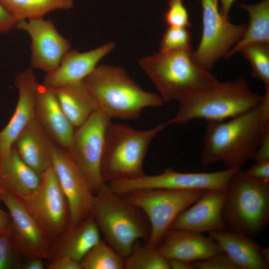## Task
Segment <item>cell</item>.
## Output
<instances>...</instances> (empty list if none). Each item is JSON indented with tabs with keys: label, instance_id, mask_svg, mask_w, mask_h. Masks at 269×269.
Instances as JSON below:
<instances>
[{
	"label": "cell",
	"instance_id": "cell-1",
	"mask_svg": "<svg viewBox=\"0 0 269 269\" xmlns=\"http://www.w3.org/2000/svg\"><path fill=\"white\" fill-rule=\"evenodd\" d=\"M200 155L202 166L220 162L241 169L251 160L269 131V88L255 108L221 121L208 122Z\"/></svg>",
	"mask_w": 269,
	"mask_h": 269
},
{
	"label": "cell",
	"instance_id": "cell-2",
	"mask_svg": "<svg viewBox=\"0 0 269 269\" xmlns=\"http://www.w3.org/2000/svg\"><path fill=\"white\" fill-rule=\"evenodd\" d=\"M82 83L95 111L111 119L135 120L144 109L164 103L159 95L143 90L119 66H97Z\"/></svg>",
	"mask_w": 269,
	"mask_h": 269
},
{
	"label": "cell",
	"instance_id": "cell-3",
	"mask_svg": "<svg viewBox=\"0 0 269 269\" xmlns=\"http://www.w3.org/2000/svg\"><path fill=\"white\" fill-rule=\"evenodd\" d=\"M92 216L104 241L124 259L141 240L147 241L149 221L143 212L107 183L95 194Z\"/></svg>",
	"mask_w": 269,
	"mask_h": 269
},
{
	"label": "cell",
	"instance_id": "cell-4",
	"mask_svg": "<svg viewBox=\"0 0 269 269\" xmlns=\"http://www.w3.org/2000/svg\"><path fill=\"white\" fill-rule=\"evenodd\" d=\"M262 96L253 92L248 81L218 82L215 85L190 93L179 102L174 116L168 125H182L194 120L221 121L244 113L256 107Z\"/></svg>",
	"mask_w": 269,
	"mask_h": 269
},
{
	"label": "cell",
	"instance_id": "cell-5",
	"mask_svg": "<svg viewBox=\"0 0 269 269\" xmlns=\"http://www.w3.org/2000/svg\"><path fill=\"white\" fill-rule=\"evenodd\" d=\"M192 47L159 51L139 60V65L153 82L164 103L179 101L188 94L219 81L195 61Z\"/></svg>",
	"mask_w": 269,
	"mask_h": 269
},
{
	"label": "cell",
	"instance_id": "cell-6",
	"mask_svg": "<svg viewBox=\"0 0 269 269\" xmlns=\"http://www.w3.org/2000/svg\"><path fill=\"white\" fill-rule=\"evenodd\" d=\"M166 122L151 129L139 130L121 124L109 123L101 164L106 183L143 176L144 157L153 139L166 127Z\"/></svg>",
	"mask_w": 269,
	"mask_h": 269
},
{
	"label": "cell",
	"instance_id": "cell-7",
	"mask_svg": "<svg viewBox=\"0 0 269 269\" xmlns=\"http://www.w3.org/2000/svg\"><path fill=\"white\" fill-rule=\"evenodd\" d=\"M223 209L226 229L252 238L269 223V181L247 176L241 169L231 178Z\"/></svg>",
	"mask_w": 269,
	"mask_h": 269
},
{
	"label": "cell",
	"instance_id": "cell-8",
	"mask_svg": "<svg viewBox=\"0 0 269 269\" xmlns=\"http://www.w3.org/2000/svg\"><path fill=\"white\" fill-rule=\"evenodd\" d=\"M205 190L142 189L123 195L140 209L150 227L146 243L157 248L177 216L195 202Z\"/></svg>",
	"mask_w": 269,
	"mask_h": 269
},
{
	"label": "cell",
	"instance_id": "cell-9",
	"mask_svg": "<svg viewBox=\"0 0 269 269\" xmlns=\"http://www.w3.org/2000/svg\"><path fill=\"white\" fill-rule=\"evenodd\" d=\"M19 198L51 242L68 229V203L52 165L42 174L40 183L34 191Z\"/></svg>",
	"mask_w": 269,
	"mask_h": 269
},
{
	"label": "cell",
	"instance_id": "cell-10",
	"mask_svg": "<svg viewBox=\"0 0 269 269\" xmlns=\"http://www.w3.org/2000/svg\"><path fill=\"white\" fill-rule=\"evenodd\" d=\"M229 169L211 172H180L166 167L158 174L143 176L133 179L119 180L108 183L118 194L142 189L218 190L226 191L229 182L237 170Z\"/></svg>",
	"mask_w": 269,
	"mask_h": 269
},
{
	"label": "cell",
	"instance_id": "cell-11",
	"mask_svg": "<svg viewBox=\"0 0 269 269\" xmlns=\"http://www.w3.org/2000/svg\"><path fill=\"white\" fill-rule=\"evenodd\" d=\"M219 0H201L202 33L196 50L193 51L195 61L209 70L221 57L241 39L247 25H235L223 15L218 7Z\"/></svg>",
	"mask_w": 269,
	"mask_h": 269
},
{
	"label": "cell",
	"instance_id": "cell-12",
	"mask_svg": "<svg viewBox=\"0 0 269 269\" xmlns=\"http://www.w3.org/2000/svg\"><path fill=\"white\" fill-rule=\"evenodd\" d=\"M111 119L95 111L75 131L67 151L86 177L94 194L106 183L101 175L105 134Z\"/></svg>",
	"mask_w": 269,
	"mask_h": 269
},
{
	"label": "cell",
	"instance_id": "cell-13",
	"mask_svg": "<svg viewBox=\"0 0 269 269\" xmlns=\"http://www.w3.org/2000/svg\"><path fill=\"white\" fill-rule=\"evenodd\" d=\"M52 167L68 201L70 210L68 229L92 216L95 194L86 177L70 154L53 143Z\"/></svg>",
	"mask_w": 269,
	"mask_h": 269
},
{
	"label": "cell",
	"instance_id": "cell-14",
	"mask_svg": "<svg viewBox=\"0 0 269 269\" xmlns=\"http://www.w3.org/2000/svg\"><path fill=\"white\" fill-rule=\"evenodd\" d=\"M2 202L9 213L10 231L16 248L24 260L49 257L51 241L17 196L2 191Z\"/></svg>",
	"mask_w": 269,
	"mask_h": 269
},
{
	"label": "cell",
	"instance_id": "cell-15",
	"mask_svg": "<svg viewBox=\"0 0 269 269\" xmlns=\"http://www.w3.org/2000/svg\"><path fill=\"white\" fill-rule=\"evenodd\" d=\"M15 26L31 37V64L34 68L47 73L53 71L70 50L69 41L58 32L51 20H22L17 21Z\"/></svg>",
	"mask_w": 269,
	"mask_h": 269
},
{
	"label": "cell",
	"instance_id": "cell-16",
	"mask_svg": "<svg viewBox=\"0 0 269 269\" xmlns=\"http://www.w3.org/2000/svg\"><path fill=\"white\" fill-rule=\"evenodd\" d=\"M226 191L205 190L192 205L181 212L169 229H185L203 233L226 229L223 209Z\"/></svg>",
	"mask_w": 269,
	"mask_h": 269
},
{
	"label": "cell",
	"instance_id": "cell-17",
	"mask_svg": "<svg viewBox=\"0 0 269 269\" xmlns=\"http://www.w3.org/2000/svg\"><path fill=\"white\" fill-rule=\"evenodd\" d=\"M115 47L114 42H109L86 52L70 50L64 56L58 67L47 73L42 84L50 89L55 90L82 82Z\"/></svg>",
	"mask_w": 269,
	"mask_h": 269
},
{
	"label": "cell",
	"instance_id": "cell-18",
	"mask_svg": "<svg viewBox=\"0 0 269 269\" xmlns=\"http://www.w3.org/2000/svg\"><path fill=\"white\" fill-rule=\"evenodd\" d=\"M18 97L14 112L6 125L0 131V156L12 148L22 131L35 117V94L37 83L34 73L28 69L15 78Z\"/></svg>",
	"mask_w": 269,
	"mask_h": 269
},
{
	"label": "cell",
	"instance_id": "cell-19",
	"mask_svg": "<svg viewBox=\"0 0 269 269\" xmlns=\"http://www.w3.org/2000/svg\"><path fill=\"white\" fill-rule=\"evenodd\" d=\"M168 260L177 259L193 263L222 252L209 236L185 229H169L157 246Z\"/></svg>",
	"mask_w": 269,
	"mask_h": 269
},
{
	"label": "cell",
	"instance_id": "cell-20",
	"mask_svg": "<svg viewBox=\"0 0 269 269\" xmlns=\"http://www.w3.org/2000/svg\"><path fill=\"white\" fill-rule=\"evenodd\" d=\"M35 117L53 140L68 151L74 127L64 113L54 90L37 83L35 94Z\"/></svg>",
	"mask_w": 269,
	"mask_h": 269
},
{
	"label": "cell",
	"instance_id": "cell-21",
	"mask_svg": "<svg viewBox=\"0 0 269 269\" xmlns=\"http://www.w3.org/2000/svg\"><path fill=\"white\" fill-rule=\"evenodd\" d=\"M53 141L36 118L18 135L13 147L40 176L52 165Z\"/></svg>",
	"mask_w": 269,
	"mask_h": 269
},
{
	"label": "cell",
	"instance_id": "cell-22",
	"mask_svg": "<svg viewBox=\"0 0 269 269\" xmlns=\"http://www.w3.org/2000/svg\"><path fill=\"white\" fill-rule=\"evenodd\" d=\"M208 235L218 244L237 269L269 268V264L260 255L261 246L253 238L227 229L209 232Z\"/></svg>",
	"mask_w": 269,
	"mask_h": 269
},
{
	"label": "cell",
	"instance_id": "cell-23",
	"mask_svg": "<svg viewBox=\"0 0 269 269\" xmlns=\"http://www.w3.org/2000/svg\"><path fill=\"white\" fill-rule=\"evenodd\" d=\"M41 176L20 157L15 148L0 156V187L18 197L34 191Z\"/></svg>",
	"mask_w": 269,
	"mask_h": 269
},
{
	"label": "cell",
	"instance_id": "cell-24",
	"mask_svg": "<svg viewBox=\"0 0 269 269\" xmlns=\"http://www.w3.org/2000/svg\"><path fill=\"white\" fill-rule=\"evenodd\" d=\"M101 235L96 222L91 216L75 227L68 229L58 237L54 253L50 257L53 259L66 256L81 263L85 255L102 240Z\"/></svg>",
	"mask_w": 269,
	"mask_h": 269
},
{
	"label": "cell",
	"instance_id": "cell-25",
	"mask_svg": "<svg viewBox=\"0 0 269 269\" xmlns=\"http://www.w3.org/2000/svg\"><path fill=\"white\" fill-rule=\"evenodd\" d=\"M53 90L64 113L74 128L83 124L95 111L91 97L82 82Z\"/></svg>",
	"mask_w": 269,
	"mask_h": 269
},
{
	"label": "cell",
	"instance_id": "cell-26",
	"mask_svg": "<svg viewBox=\"0 0 269 269\" xmlns=\"http://www.w3.org/2000/svg\"><path fill=\"white\" fill-rule=\"evenodd\" d=\"M240 7L248 12L249 23L243 37L224 56L226 58L240 52L249 44H269V0H263L253 4L242 3Z\"/></svg>",
	"mask_w": 269,
	"mask_h": 269
},
{
	"label": "cell",
	"instance_id": "cell-27",
	"mask_svg": "<svg viewBox=\"0 0 269 269\" xmlns=\"http://www.w3.org/2000/svg\"><path fill=\"white\" fill-rule=\"evenodd\" d=\"M0 2L17 22L42 18L52 11L70 9L74 5L73 0H0Z\"/></svg>",
	"mask_w": 269,
	"mask_h": 269
},
{
	"label": "cell",
	"instance_id": "cell-28",
	"mask_svg": "<svg viewBox=\"0 0 269 269\" xmlns=\"http://www.w3.org/2000/svg\"><path fill=\"white\" fill-rule=\"evenodd\" d=\"M125 259L101 240L83 258L82 269H124Z\"/></svg>",
	"mask_w": 269,
	"mask_h": 269
},
{
	"label": "cell",
	"instance_id": "cell-29",
	"mask_svg": "<svg viewBox=\"0 0 269 269\" xmlns=\"http://www.w3.org/2000/svg\"><path fill=\"white\" fill-rule=\"evenodd\" d=\"M137 243L125 259L126 269H170L168 260L157 248Z\"/></svg>",
	"mask_w": 269,
	"mask_h": 269
},
{
	"label": "cell",
	"instance_id": "cell-30",
	"mask_svg": "<svg viewBox=\"0 0 269 269\" xmlns=\"http://www.w3.org/2000/svg\"><path fill=\"white\" fill-rule=\"evenodd\" d=\"M240 52L250 63L252 77L262 81L266 89L269 88V44L252 43Z\"/></svg>",
	"mask_w": 269,
	"mask_h": 269
},
{
	"label": "cell",
	"instance_id": "cell-31",
	"mask_svg": "<svg viewBox=\"0 0 269 269\" xmlns=\"http://www.w3.org/2000/svg\"><path fill=\"white\" fill-rule=\"evenodd\" d=\"M23 261L10 230L0 233V269H21Z\"/></svg>",
	"mask_w": 269,
	"mask_h": 269
},
{
	"label": "cell",
	"instance_id": "cell-32",
	"mask_svg": "<svg viewBox=\"0 0 269 269\" xmlns=\"http://www.w3.org/2000/svg\"><path fill=\"white\" fill-rule=\"evenodd\" d=\"M191 34L188 28L168 27L160 41V52H167L191 47Z\"/></svg>",
	"mask_w": 269,
	"mask_h": 269
},
{
	"label": "cell",
	"instance_id": "cell-33",
	"mask_svg": "<svg viewBox=\"0 0 269 269\" xmlns=\"http://www.w3.org/2000/svg\"><path fill=\"white\" fill-rule=\"evenodd\" d=\"M164 20L168 27L188 28L191 26L188 11L183 0H169Z\"/></svg>",
	"mask_w": 269,
	"mask_h": 269
},
{
	"label": "cell",
	"instance_id": "cell-34",
	"mask_svg": "<svg viewBox=\"0 0 269 269\" xmlns=\"http://www.w3.org/2000/svg\"><path fill=\"white\" fill-rule=\"evenodd\" d=\"M198 269H237L235 265L223 251L217 253L209 258L193 263Z\"/></svg>",
	"mask_w": 269,
	"mask_h": 269
},
{
	"label": "cell",
	"instance_id": "cell-35",
	"mask_svg": "<svg viewBox=\"0 0 269 269\" xmlns=\"http://www.w3.org/2000/svg\"><path fill=\"white\" fill-rule=\"evenodd\" d=\"M244 173L253 179L264 181H269V160L255 162Z\"/></svg>",
	"mask_w": 269,
	"mask_h": 269
},
{
	"label": "cell",
	"instance_id": "cell-36",
	"mask_svg": "<svg viewBox=\"0 0 269 269\" xmlns=\"http://www.w3.org/2000/svg\"><path fill=\"white\" fill-rule=\"evenodd\" d=\"M48 269H82L81 263L66 256H60L52 260L47 266Z\"/></svg>",
	"mask_w": 269,
	"mask_h": 269
},
{
	"label": "cell",
	"instance_id": "cell-37",
	"mask_svg": "<svg viewBox=\"0 0 269 269\" xmlns=\"http://www.w3.org/2000/svg\"><path fill=\"white\" fill-rule=\"evenodd\" d=\"M252 160L255 162L269 160V131H267L263 136Z\"/></svg>",
	"mask_w": 269,
	"mask_h": 269
},
{
	"label": "cell",
	"instance_id": "cell-38",
	"mask_svg": "<svg viewBox=\"0 0 269 269\" xmlns=\"http://www.w3.org/2000/svg\"><path fill=\"white\" fill-rule=\"evenodd\" d=\"M17 21L0 2V33L9 31L15 26Z\"/></svg>",
	"mask_w": 269,
	"mask_h": 269
},
{
	"label": "cell",
	"instance_id": "cell-39",
	"mask_svg": "<svg viewBox=\"0 0 269 269\" xmlns=\"http://www.w3.org/2000/svg\"><path fill=\"white\" fill-rule=\"evenodd\" d=\"M43 259L35 258L24 260L21 269H44L45 267Z\"/></svg>",
	"mask_w": 269,
	"mask_h": 269
},
{
	"label": "cell",
	"instance_id": "cell-40",
	"mask_svg": "<svg viewBox=\"0 0 269 269\" xmlns=\"http://www.w3.org/2000/svg\"><path fill=\"white\" fill-rule=\"evenodd\" d=\"M10 223L9 213L0 206V233L10 230Z\"/></svg>",
	"mask_w": 269,
	"mask_h": 269
},
{
	"label": "cell",
	"instance_id": "cell-41",
	"mask_svg": "<svg viewBox=\"0 0 269 269\" xmlns=\"http://www.w3.org/2000/svg\"><path fill=\"white\" fill-rule=\"evenodd\" d=\"M170 269H195L193 263L177 259L169 260Z\"/></svg>",
	"mask_w": 269,
	"mask_h": 269
},
{
	"label": "cell",
	"instance_id": "cell-42",
	"mask_svg": "<svg viewBox=\"0 0 269 269\" xmlns=\"http://www.w3.org/2000/svg\"><path fill=\"white\" fill-rule=\"evenodd\" d=\"M221 3L220 11L225 16L229 17V12L236 0H219Z\"/></svg>",
	"mask_w": 269,
	"mask_h": 269
},
{
	"label": "cell",
	"instance_id": "cell-43",
	"mask_svg": "<svg viewBox=\"0 0 269 269\" xmlns=\"http://www.w3.org/2000/svg\"><path fill=\"white\" fill-rule=\"evenodd\" d=\"M260 254L262 259L267 263L269 264V247L261 246Z\"/></svg>",
	"mask_w": 269,
	"mask_h": 269
},
{
	"label": "cell",
	"instance_id": "cell-44",
	"mask_svg": "<svg viewBox=\"0 0 269 269\" xmlns=\"http://www.w3.org/2000/svg\"><path fill=\"white\" fill-rule=\"evenodd\" d=\"M3 190L0 187V195L2 192Z\"/></svg>",
	"mask_w": 269,
	"mask_h": 269
}]
</instances>
